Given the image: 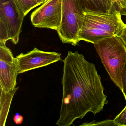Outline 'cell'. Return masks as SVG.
Instances as JSON below:
<instances>
[{"mask_svg": "<svg viewBox=\"0 0 126 126\" xmlns=\"http://www.w3.org/2000/svg\"><path fill=\"white\" fill-rule=\"evenodd\" d=\"M38 6L44 3L47 0H33Z\"/></svg>", "mask_w": 126, "mask_h": 126, "instance_id": "e0dca14e", "label": "cell"}, {"mask_svg": "<svg viewBox=\"0 0 126 126\" xmlns=\"http://www.w3.org/2000/svg\"><path fill=\"white\" fill-rule=\"evenodd\" d=\"M84 11L113 12L112 0H79Z\"/></svg>", "mask_w": 126, "mask_h": 126, "instance_id": "9c48e42d", "label": "cell"}, {"mask_svg": "<svg viewBox=\"0 0 126 126\" xmlns=\"http://www.w3.org/2000/svg\"><path fill=\"white\" fill-rule=\"evenodd\" d=\"M82 126H93V125H98V126H110V125H115L117 126L115 123L114 120H106L99 122H90L88 123H85L81 125Z\"/></svg>", "mask_w": 126, "mask_h": 126, "instance_id": "4fadbf2b", "label": "cell"}, {"mask_svg": "<svg viewBox=\"0 0 126 126\" xmlns=\"http://www.w3.org/2000/svg\"><path fill=\"white\" fill-rule=\"evenodd\" d=\"M113 120L117 126H126V105L123 110Z\"/></svg>", "mask_w": 126, "mask_h": 126, "instance_id": "7c38bea8", "label": "cell"}, {"mask_svg": "<svg viewBox=\"0 0 126 126\" xmlns=\"http://www.w3.org/2000/svg\"><path fill=\"white\" fill-rule=\"evenodd\" d=\"M13 1L21 9L25 16L33 9L38 6L33 0H13Z\"/></svg>", "mask_w": 126, "mask_h": 126, "instance_id": "8fae6325", "label": "cell"}, {"mask_svg": "<svg viewBox=\"0 0 126 126\" xmlns=\"http://www.w3.org/2000/svg\"><path fill=\"white\" fill-rule=\"evenodd\" d=\"M117 36L120 39L126 49V24L121 33Z\"/></svg>", "mask_w": 126, "mask_h": 126, "instance_id": "9a60e30c", "label": "cell"}, {"mask_svg": "<svg viewBox=\"0 0 126 126\" xmlns=\"http://www.w3.org/2000/svg\"><path fill=\"white\" fill-rule=\"evenodd\" d=\"M122 92L124 94L126 102V62L124 66L122 74Z\"/></svg>", "mask_w": 126, "mask_h": 126, "instance_id": "5bb4252c", "label": "cell"}, {"mask_svg": "<svg viewBox=\"0 0 126 126\" xmlns=\"http://www.w3.org/2000/svg\"><path fill=\"white\" fill-rule=\"evenodd\" d=\"M25 16L13 0H0V43H18Z\"/></svg>", "mask_w": 126, "mask_h": 126, "instance_id": "5b68a950", "label": "cell"}, {"mask_svg": "<svg viewBox=\"0 0 126 126\" xmlns=\"http://www.w3.org/2000/svg\"><path fill=\"white\" fill-rule=\"evenodd\" d=\"M93 45L110 79L122 91V74L126 62V49L121 40L112 37Z\"/></svg>", "mask_w": 126, "mask_h": 126, "instance_id": "3957f363", "label": "cell"}, {"mask_svg": "<svg viewBox=\"0 0 126 126\" xmlns=\"http://www.w3.org/2000/svg\"><path fill=\"white\" fill-rule=\"evenodd\" d=\"M124 4L125 9L126 10V0H124Z\"/></svg>", "mask_w": 126, "mask_h": 126, "instance_id": "ac0fdd59", "label": "cell"}, {"mask_svg": "<svg viewBox=\"0 0 126 126\" xmlns=\"http://www.w3.org/2000/svg\"><path fill=\"white\" fill-rule=\"evenodd\" d=\"M61 54L56 52L43 51L35 48L26 54L15 57L18 74L49 65L61 59Z\"/></svg>", "mask_w": 126, "mask_h": 126, "instance_id": "52a82bcc", "label": "cell"}, {"mask_svg": "<svg viewBox=\"0 0 126 126\" xmlns=\"http://www.w3.org/2000/svg\"><path fill=\"white\" fill-rule=\"evenodd\" d=\"M62 0H47L32 14L33 25L58 31L62 20Z\"/></svg>", "mask_w": 126, "mask_h": 126, "instance_id": "8992f818", "label": "cell"}, {"mask_svg": "<svg viewBox=\"0 0 126 126\" xmlns=\"http://www.w3.org/2000/svg\"><path fill=\"white\" fill-rule=\"evenodd\" d=\"M118 12L105 13L84 11V19L79 33V39L96 43L104 39L117 36L125 24Z\"/></svg>", "mask_w": 126, "mask_h": 126, "instance_id": "7a4b0ae2", "label": "cell"}, {"mask_svg": "<svg viewBox=\"0 0 126 126\" xmlns=\"http://www.w3.org/2000/svg\"><path fill=\"white\" fill-rule=\"evenodd\" d=\"M23 117L22 115H20L19 113H16L14 116V121L17 124H22L23 121Z\"/></svg>", "mask_w": 126, "mask_h": 126, "instance_id": "2e32d148", "label": "cell"}, {"mask_svg": "<svg viewBox=\"0 0 126 126\" xmlns=\"http://www.w3.org/2000/svg\"><path fill=\"white\" fill-rule=\"evenodd\" d=\"M84 14L79 0H62V20L57 32L63 43L76 46L79 42Z\"/></svg>", "mask_w": 126, "mask_h": 126, "instance_id": "277c9868", "label": "cell"}, {"mask_svg": "<svg viewBox=\"0 0 126 126\" xmlns=\"http://www.w3.org/2000/svg\"><path fill=\"white\" fill-rule=\"evenodd\" d=\"M18 74L16 59L6 43H0V87L6 92L14 90Z\"/></svg>", "mask_w": 126, "mask_h": 126, "instance_id": "ba28073f", "label": "cell"}, {"mask_svg": "<svg viewBox=\"0 0 126 126\" xmlns=\"http://www.w3.org/2000/svg\"><path fill=\"white\" fill-rule=\"evenodd\" d=\"M63 62V93L60 115L56 124L69 126L88 113H99L108 101L94 64L78 51H68Z\"/></svg>", "mask_w": 126, "mask_h": 126, "instance_id": "6da1fadb", "label": "cell"}, {"mask_svg": "<svg viewBox=\"0 0 126 126\" xmlns=\"http://www.w3.org/2000/svg\"><path fill=\"white\" fill-rule=\"evenodd\" d=\"M19 87L15 88L14 90L6 92L1 87L0 90V125L5 126L7 116L9 112L10 105L12 99Z\"/></svg>", "mask_w": 126, "mask_h": 126, "instance_id": "30bf717a", "label": "cell"}]
</instances>
